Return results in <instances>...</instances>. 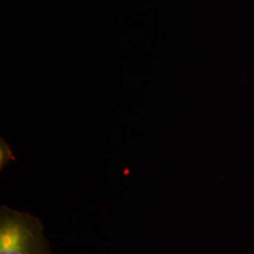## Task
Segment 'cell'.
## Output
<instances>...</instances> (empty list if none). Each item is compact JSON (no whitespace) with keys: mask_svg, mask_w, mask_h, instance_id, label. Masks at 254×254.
Returning a JSON list of instances; mask_svg holds the SVG:
<instances>
[{"mask_svg":"<svg viewBox=\"0 0 254 254\" xmlns=\"http://www.w3.org/2000/svg\"><path fill=\"white\" fill-rule=\"evenodd\" d=\"M0 254H52L42 221L27 212L1 205Z\"/></svg>","mask_w":254,"mask_h":254,"instance_id":"cell-1","label":"cell"},{"mask_svg":"<svg viewBox=\"0 0 254 254\" xmlns=\"http://www.w3.org/2000/svg\"><path fill=\"white\" fill-rule=\"evenodd\" d=\"M14 160H15V156L12 153L10 146L6 141V139L1 137L0 138V170L3 171V169L7 166V164Z\"/></svg>","mask_w":254,"mask_h":254,"instance_id":"cell-2","label":"cell"}]
</instances>
